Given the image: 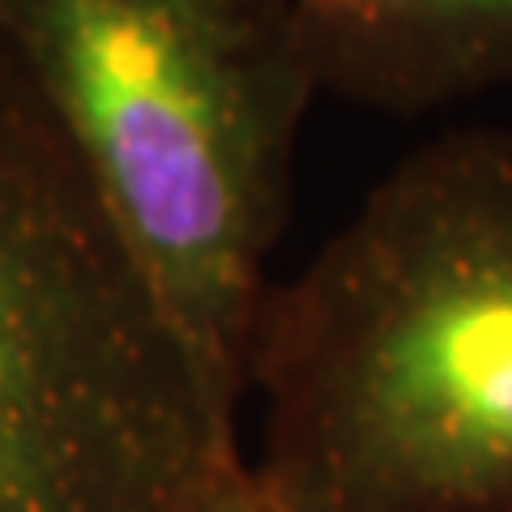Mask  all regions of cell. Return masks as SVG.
<instances>
[{"label":"cell","mask_w":512,"mask_h":512,"mask_svg":"<svg viewBox=\"0 0 512 512\" xmlns=\"http://www.w3.org/2000/svg\"><path fill=\"white\" fill-rule=\"evenodd\" d=\"M295 512H512V133L402 158L248 346Z\"/></svg>","instance_id":"1"},{"label":"cell","mask_w":512,"mask_h":512,"mask_svg":"<svg viewBox=\"0 0 512 512\" xmlns=\"http://www.w3.org/2000/svg\"><path fill=\"white\" fill-rule=\"evenodd\" d=\"M0 47L235 431L299 124L325 90L299 0H0Z\"/></svg>","instance_id":"2"},{"label":"cell","mask_w":512,"mask_h":512,"mask_svg":"<svg viewBox=\"0 0 512 512\" xmlns=\"http://www.w3.org/2000/svg\"><path fill=\"white\" fill-rule=\"evenodd\" d=\"M235 431L0 47V512H180Z\"/></svg>","instance_id":"3"},{"label":"cell","mask_w":512,"mask_h":512,"mask_svg":"<svg viewBox=\"0 0 512 512\" xmlns=\"http://www.w3.org/2000/svg\"><path fill=\"white\" fill-rule=\"evenodd\" d=\"M325 90L419 111L512 86V0H299Z\"/></svg>","instance_id":"4"},{"label":"cell","mask_w":512,"mask_h":512,"mask_svg":"<svg viewBox=\"0 0 512 512\" xmlns=\"http://www.w3.org/2000/svg\"><path fill=\"white\" fill-rule=\"evenodd\" d=\"M180 512H295V508L286 504V495L261 466H248L239 457L227 461Z\"/></svg>","instance_id":"5"}]
</instances>
